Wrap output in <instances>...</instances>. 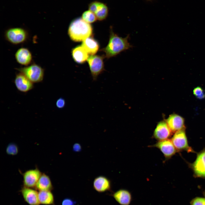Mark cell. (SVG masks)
<instances>
[{"instance_id":"obj_29","label":"cell","mask_w":205,"mask_h":205,"mask_svg":"<svg viewBox=\"0 0 205 205\" xmlns=\"http://www.w3.org/2000/svg\"><path fill=\"white\" fill-rule=\"evenodd\" d=\"M147 0V1H152V0Z\"/></svg>"},{"instance_id":"obj_28","label":"cell","mask_w":205,"mask_h":205,"mask_svg":"<svg viewBox=\"0 0 205 205\" xmlns=\"http://www.w3.org/2000/svg\"><path fill=\"white\" fill-rule=\"evenodd\" d=\"M73 150L76 151H79L81 149L80 144H75L73 146Z\"/></svg>"},{"instance_id":"obj_8","label":"cell","mask_w":205,"mask_h":205,"mask_svg":"<svg viewBox=\"0 0 205 205\" xmlns=\"http://www.w3.org/2000/svg\"><path fill=\"white\" fill-rule=\"evenodd\" d=\"M191 166L196 177L205 178V149L198 153Z\"/></svg>"},{"instance_id":"obj_9","label":"cell","mask_w":205,"mask_h":205,"mask_svg":"<svg viewBox=\"0 0 205 205\" xmlns=\"http://www.w3.org/2000/svg\"><path fill=\"white\" fill-rule=\"evenodd\" d=\"M152 146L158 149L167 159L170 158L177 151L171 140L169 139L158 141Z\"/></svg>"},{"instance_id":"obj_15","label":"cell","mask_w":205,"mask_h":205,"mask_svg":"<svg viewBox=\"0 0 205 205\" xmlns=\"http://www.w3.org/2000/svg\"><path fill=\"white\" fill-rule=\"evenodd\" d=\"M93 187L94 190L99 193L110 191L111 189V182L106 177L99 176L94 179Z\"/></svg>"},{"instance_id":"obj_17","label":"cell","mask_w":205,"mask_h":205,"mask_svg":"<svg viewBox=\"0 0 205 205\" xmlns=\"http://www.w3.org/2000/svg\"><path fill=\"white\" fill-rule=\"evenodd\" d=\"M112 196L120 205H130L132 200L131 193L125 189H119L114 193Z\"/></svg>"},{"instance_id":"obj_19","label":"cell","mask_w":205,"mask_h":205,"mask_svg":"<svg viewBox=\"0 0 205 205\" xmlns=\"http://www.w3.org/2000/svg\"><path fill=\"white\" fill-rule=\"evenodd\" d=\"M71 53L74 61L79 64L84 63L89 57L88 54L82 46H78L73 48Z\"/></svg>"},{"instance_id":"obj_16","label":"cell","mask_w":205,"mask_h":205,"mask_svg":"<svg viewBox=\"0 0 205 205\" xmlns=\"http://www.w3.org/2000/svg\"><path fill=\"white\" fill-rule=\"evenodd\" d=\"M166 122L172 132H176L184 129V119L181 116L176 114L170 115Z\"/></svg>"},{"instance_id":"obj_25","label":"cell","mask_w":205,"mask_h":205,"mask_svg":"<svg viewBox=\"0 0 205 205\" xmlns=\"http://www.w3.org/2000/svg\"><path fill=\"white\" fill-rule=\"evenodd\" d=\"M190 205H205V198L200 197L193 199L190 202Z\"/></svg>"},{"instance_id":"obj_5","label":"cell","mask_w":205,"mask_h":205,"mask_svg":"<svg viewBox=\"0 0 205 205\" xmlns=\"http://www.w3.org/2000/svg\"><path fill=\"white\" fill-rule=\"evenodd\" d=\"M104 57L99 55H91L87 60L93 81H96L98 76L105 70Z\"/></svg>"},{"instance_id":"obj_30","label":"cell","mask_w":205,"mask_h":205,"mask_svg":"<svg viewBox=\"0 0 205 205\" xmlns=\"http://www.w3.org/2000/svg\"></svg>"},{"instance_id":"obj_23","label":"cell","mask_w":205,"mask_h":205,"mask_svg":"<svg viewBox=\"0 0 205 205\" xmlns=\"http://www.w3.org/2000/svg\"><path fill=\"white\" fill-rule=\"evenodd\" d=\"M7 154L9 155H17L19 151L18 147L15 144H9L7 146L6 149Z\"/></svg>"},{"instance_id":"obj_4","label":"cell","mask_w":205,"mask_h":205,"mask_svg":"<svg viewBox=\"0 0 205 205\" xmlns=\"http://www.w3.org/2000/svg\"><path fill=\"white\" fill-rule=\"evenodd\" d=\"M16 69L24 75L33 83L41 82L43 79L44 69L34 62L27 66Z\"/></svg>"},{"instance_id":"obj_20","label":"cell","mask_w":205,"mask_h":205,"mask_svg":"<svg viewBox=\"0 0 205 205\" xmlns=\"http://www.w3.org/2000/svg\"><path fill=\"white\" fill-rule=\"evenodd\" d=\"M81 46L88 54L91 55L95 54L99 48V45L97 41L90 37L83 41Z\"/></svg>"},{"instance_id":"obj_7","label":"cell","mask_w":205,"mask_h":205,"mask_svg":"<svg viewBox=\"0 0 205 205\" xmlns=\"http://www.w3.org/2000/svg\"><path fill=\"white\" fill-rule=\"evenodd\" d=\"M42 173L37 168L26 171L22 175L24 186L31 188L35 187Z\"/></svg>"},{"instance_id":"obj_24","label":"cell","mask_w":205,"mask_h":205,"mask_svg":"<svg viewBox=\"0 0 205 205\" xmlns=\"http://www.w3.org/2000/svg\"><path fill=\"white\" fill-rule=\"evenodd\" d=\"M193 93L196 97L199 99H202L205 97V93L203 89L200 87L195 88L193 91Z\"/></svg>"},{"instance_id":"obj_6","label":"cell","mask_w":205,"mask_h":205,"mask_svg":"<svg viewBox=\"0 0 205 205\" xmlns=\"http://www.w3.org/2000/svg\"><path fill=\"white\" fill-rule=\"evenodd\" d=\"M171 140L177 150H186L188 152H193L188 145L184 129L176 132Z\"/></svg>"},{"instance_id":"obj_27","label":"cell","mask_w":205,"mask_h":205,"mask_svg":"<svg viewBox=\"0 0 205 205\" xmlns=\"http://www.w3.org/2000/svg\"><path fill=\"white\" fill-rule=\"evenodd\" d=\"M76 202L69 198H64L62 201V205H75Z\"/></svg>"},{"instance_id":"obj_12","label":"cell","mask_w":205,"mask_h":205,"mask_svg":"<svg viewBox=\"0 0 205 205\" xmlns=\"http://www.w3.org/2000/svg\"><path fill=\"white\" fill-rule=\"evenodd\" d=\"M15 57L17 62L21 65L27 66L32 63V55L28 48L22 47L19 48L16 52Z\"/></svg>"},{"instance_id":"obj_14","label":"cell","mask_w":205,"mask_h":205,"mask_svg":"<svg viewBox=\"0 0 205 205\" xmlns=\"http://www.w3.org/2000/svg\"><path fill=\"white\" fill-rule=\"evenodd\" d=\"M21 192L25 201L29 205H40L38 192L32 188L24 186Z\"/></svg>"},{"instance_id":"obj_3","label":"cell","mask_w":205,"mask_h":205,"mask_svg":"<svg viewBox=\"0 0 205 205\" xmlns=\"http://www.w3.org/2000/svg\"><path fill=\"white\" fill-rule=\"evenodd\" d=\"M4 37L9 43L17 45L26 42L29 38V34L28 31L24 28H11L5 30Z\"/></svg>"},{"instance_id":"obj_1","label":"cell","mask_w":205,"mask_h":205,"mask_svg":"<svg viewBox=\"0 0 205 205\" xmlns=\"http://www.w3.org/2000/svg\"><path fill=\"white\" fill-rule=\"evenodd\" d=\"M129 37V34L124 38L120 37L111 29L108 44L101 51L105 53V57L108 59L115 56L122 52L132 47L128 42Z\"/></svg>"},{"instance_id":"obj_11","label":"cell","mask_w":205,"mask_h":205,"mask_svg":"<svg viewBox=\"0 0 205 205\" xmlns=\"http://www.w3.org/2000/svg\"><path fill=\"white\" fill-rule=\"evenodd\" d=\"M14 83L17 89L22 92H27L34 88L33 83L20 72L16 74Z\"/></svg>"},{"instance_id":"obj_26","label":"cell","mask_w":205,"mask_h":205,"mask_svg":"<svg viewBox=\"0 0 205 205\" xmlns=\"http://www.w3.org/2000/svg\"><path fill=\"white\" fill-rule=\"evenodd\" d=\"M56 106L60 109L63 108L66 105L65 100L62 97H60L56 101Z\"/></svg>"},{"instance_id":"obj_21","label":"cell","mask_w":205,"mask_h":205,"mask_svg":"<svg viewBox=\"0 0 205 205\" xmlns=\"http://www.w3.org/2000/svg\"><path fill=\"white\" fill-rule=\"evenodd\" d=\"M38 199L40 204L44 205H54V197L51 191H39Z\"/></svg>"},{"instance_id":"obj_10","label":"cell","mask_w":205,"mask_h":205,"mask_svg":"<svg viewBox=\"0 0 205 205\" xmlns=\"http://www.w3.org/2000/svg\"><path fill=\"white\" fill-rule=\"evenodd\" d=\"M89 9L95 15L97 20L100 21L106 19L108 14V8L106 5L98 1L90 3L89 5Z\"/></svg>"},{"instance_id":"obj_13","label":"cell","mask_w":205,"mask_h":205,"mask_svg":"<svg viewBox=\"0 0 205 205\" xmlns=\"http://www.w3.org/2000/svg\"><path fill=\"white\" fill-rule=\"evenodd\" d=\"M172 132L166 122L163 121L157 124L154 131L153 136L158 141H161L168 139Z\"/></svg>"},{"instance_id":"obj_22","label":"cell","mask_w":205,"mask_h":205,"mask_svg":"<svg viewBox=\"0 0 205 205\" xmlns=\"http://www.w3.org/2000/svg\"><path fill=\"white\" fill-rule=\"evenodd\" d=\"M81 18L89 24L94 22L97 20L95 15L89 10L84 11L83 13Z\"/></svg>"},{"instance_id":"obj_18","label":"cell","mask_w":205,"mask_h":205,"mask_svg":"<svg viewBox=\"0 0 205 205\" xmlns=\"http://www.w3.org/2000/svg\"><path fill=\"white\" fill-rule=\"evenodd\" d=\"M36 190L40 191H51L53 189L52 181L49 177L42 173L35 187Z\"/></svg>"},{"instance_id":"obj_2","label":"cell","mask_w":205,"mask_h":205,"mask_svg":"<svg viewBox=\"0 0 205 205\" xmlns=\"http://www.w3.org/2000/svg\"><path fill=\"white\" fill-rule=\"evenodd\" d=\"M93 28L81 18H78L72 20L69 27L68 33L70 38L73 41L79 42L91 36Z\"/></svg>"}]
</instances>
